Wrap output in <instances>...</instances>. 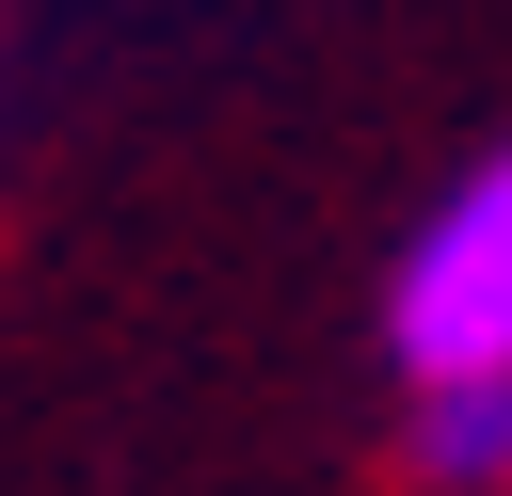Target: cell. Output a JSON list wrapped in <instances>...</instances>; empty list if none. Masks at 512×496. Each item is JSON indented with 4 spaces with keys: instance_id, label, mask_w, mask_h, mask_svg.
Returning a JSON list of instances; mask_svg holds the SVG:
<instances>
[{
    "instance_id": "1",
    "label": "cell",
    "mask_w": 512,
    "mask_h": 496,
    "mask_svg": "<svg viewBox=\"0 0 512 496\" xmlns=\"http://www.w3.org/2000/svg\"><path fill=\"white\" fill-rule=\"evenodd\" d=\"M384 368L400 400H448V384H496L512 368V144H480L384 256Z\"/></svg>"
}]
</instances>
